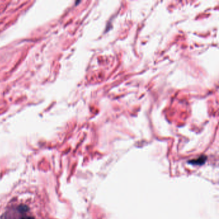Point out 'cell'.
Here are the masks:
<instances>
[{"instance_id": "6da1fadb", "label": "cell", "mask_w": 219, "mask_h": 219, "mask_svg": "<svg viewBox=\"0 0 219 219\" xmlns=\"http://www.w3.org/2000/svg\"><path fill=\"white\" fill-rule=\"evenodd\" d=\"M206 158H201L199 159H197V160H193L192 162H190V163L192 164H196V165H201V164H203L205 160H206Z\"/></svg>"}, {"instance_id": "7a4b0ae2", "label": "cell", "mask_w": 219, "mask_h": 219, "mask_svg": "<svg viewBox=\"0 0 219 219\" xmlns=\"http://www.w3.org/2000/svg\"><path fill=\"white\" fill-rule=\"evenodd\" d=\"M21 219H35L34 217H30V216H24L23 217H21Z\"/></svg>"}]
</instances>
